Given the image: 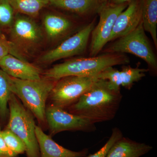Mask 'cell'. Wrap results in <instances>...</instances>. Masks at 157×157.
<instances>
[{
  "label": "cell",
  "instance_id": "cell-11",
  "mask_svg": "<svg viewBox=\"0 0 157 157\" xmlns=\"http://www.w3.org/2000/svg\"><path fill=\"white\" fill-rule=\"evenodd\" d=\"M148 71V69L138 67L133 68L130 66H124L121 70H119L111 67L104 70L96 77L107 80L113 87L117 89H121V86H123L130 90L135 82L146 76Z\"/></svg>",
  "mask_w": 157,
  "mask_h": 157
},
{
  "label": "cell",
  "instance_id": "cell-9",
  "mask_svg": "<svg viewBox=\"0 0 157 157\" xmlns=\"http://www.w3.org/2000/svg\"><path fill=\"white\" fill-rule=\"evenodd\" d=\"M95 26V21L94 20L66 39L56 48L42 55L38 59L39 62L42 63H49L81 54L86 49L92 31Z\"/></svg>",
  "mask_w": 157,
  "mask_h": 157
},
{
  "label": "cell",
  "instance_id": "cell-25",
  "mask_svg": "<svg viewBox=\"0 0 157 157\" xmlns=\"http://www.w3.org/2000/svg\"><path fill=\"white\" fill-rule=\"evenodd\" d=\"M17 155L15 154L7 146L4 141L1 131L0 132V157H17Z\"/></svg>",
  "mask_w": 157,
  "mask_h": 157
},
{
  "label": "cell",
  "instance_id": "cell-24",
  "mask_svg": "<svg viewBox=\"0 0 157 157\" xmlns=\"http://www.w3.org/2000/svg\"><path fill=\"white\" fill-rule=\"evenodd\" d=\"M123 137V134L121 130L117 128H114L112 130V134L102 148L93 154L90 155L87 157H106L109 149L117 140Z\"/></svg>",
  "mask_w": 157,
  "mask_h": 157
},
{
  "label": "cell",
  "instance_id": "cell-22",
  "mask_svg": "<svg viewBox=\"0 0 157 157\" xmlns=\"http://www.w3.org/2000/svg\"><path fill=\"white\" fill-rule=\"evenodd\" d=\"M1 134L7 146L18 155L25 152V145L22 140L9 129L1 131Z\"/></svg>",
  "mask_w": 157,
  "mask_h": 157
},
{
  "label": "cell",
  "instance_id": "cell-3",
  "mask_svg": "<svg viewBox=\"0 0 157 157\" xmlns=\"http://www.w3.org/2000/svg\"><path fill=\"white\" fill-rule=\"evenodd\" d=\"M56 81L44 77L36 80H22L11 77L12 92L41 124L46 123V102Z\"/></svg>",
  "mask_w": 157,
  "mask_h": 157
},
{
  "label": "cell",
  "instance_id": "cell-18",
  "mask_svg": "<svg viewBox=\"0 0 157 157\" xmlns=\"http://www.w3.org/2000/svg\"><path fill=\"white\" fill-rule=\"evenodd\" d=\"M141 22L157 48V0H141Z\"/></svg>",
  "mask_w": 157,
  "mask_h": 157
},
{
  "label": "cell",
  "instance_id": "cell-2",
  "mask_svg": "<svg viewBox=\"0 0 157 157\" xmlns=\"http://www.w3.org/2000/svg\"><path fill=\"white\" fill-rule=\"evenodd\" d=\"M128 56L122 53H104L90 57L68 60L54 65L43 73V77L58 80L67 76L96 77L109 67L129 63Z\"/></svg>",
  "mask_w": 157,
  "mask_h": 157
},
{
  "label": "cell",
  "instance_id": "cell-26",
  "mask_svg": "<svg viewBox=\"0 0 157 157\" xmlns=\"http://www.w3.org/2000/svg\"><path fill=\"white\" fill-rule=\"evenodd\" d=\"M105 3L110 5H119L128 3L131 0H104Z\"/></svg>",
  "mask_w": 157,
  "mask_h": 157
},
{
  "label": "cell",
  "instance_id": "cell-12",
  "mask_svg": "<svg viewBox=\"0 0 157 157\" xmlns=\"http://www.w3.org/2000/svg\"><path fill=\"white\" fill-rule=\"evenodd\" d=\"M141 22V0H131L114 23L109 42L124 36Z\"/></svg>",
  "mask_w": 157,
  "mask_h": 157
},
{
  "label": "cell",
  "instance_id": "cell-6",
  "mask_svg": "<svg viewBox=\"0 0 157 157\" xmlns=\"http://www.w3.org/2000/svg\"><path fill=\"white\" fill-rule=\"evenodd\" d=\"M145 32L141 22L128 34L115 40L104 53L132 54L143 59L151 70L156 72V57Z\"/></svg>",
  "mask_w": 157,
  "mask_h": 157
},
{
  "label": "cell",
  "instance_id": "cell-8",
  "mask_svg": "<svg viewBox=\"0 0 157 157\" xmlns=\"http://www.w3.org/2000/svg\"><path fill=\"white\" fill-rule=\"evenodd\" d=\"M128 3L119 5H110L104 3L99 9V22L91 34L90 55H98L109 39L117 16L128 6Z\"/></svg>",
  "mask_w": 157,
  "mask_h": 157
},
{
  "label": "cell",
  "instance_id": "cell-13",
  "mask_svg": "<svg viewBox=\"0 0 157 157\" xmlns=\"http://www.w3.org/2000/svg\"><path fill=\"white\" fill-rule=\"evenodd\" d=\"M0 69L11 77L22 80H38L42 77L39 68L11 54L0 61Z\"/></svg>",
  "mask_w": 157,
  "mask_h": 157
},
{
  "label": "cell",
  "instance_id": "cell-17",
  "mask_svg": "<svg viewBox=\"0 0 157 157\" xmlns=\"http://www.w3.org/2000/svg\"><path fill=\"white\" fill-rule=\"evenodd\" d=\"M43 21L47 37L52 41L65 36L73 27V23L67 17L52 12L45 14Z\"/></svg>",
  "mask_w": 157,
  "mask_h": 157
},
{
  "label": "cell",
  "instance_id": "cell-23",
  "mask_svg": "<svg viewBox=\"0 0 157 157\" xmlns=\"http://www.w3.org/2000/svg\"><path fill=\"white\" fill-rule=\"evenodd\" d=\"M8 54L12 55L17 58L27 61L15 50L5 34L0 32V61Z\"/></svg>",
  "mask_w": 157,
  "mask_h": 157
},
{
  "label": "cell",
  "instance_id": "cell-16",
  "mask_svg": "<svg viewBox=\"0 0 157 157\" xmlns=\"http://www.w3.org/2000/svg\"><path fill=\"white\" fill-rule=\"evenodd\" d=\"M49 5L57 9L80 15L98 13L104 0H48Z\"/></svg>",
  "mask_w": 157,
  "mask_h": 157
},
{
  "label": "cell",
  "instance_id": "cell-21",
  "mask_svg": "<svg viewBox=\"0 0 157 157\" xmlns=\"http://www.w3.org/2000/svg\"><path fill=\"white\" fill-rule=\"evenodd\" d=\"M15 13L9 0H0V32L8 33L14 21Z\"/></svg>",
  "mask_w": 157,
  "mask_h": 157
},
{
  "label": "cell",
  "instance_id": "cell-20",
  "mask_svg": "<svg viewBox=\"0 0 157 157\" xmlns=\"http://www.w3.org/2000/svg\"><path fill=\"white\" fill-rule=\"evenodd\" d=\"M12 94L11 77L0 69V116L2 119L9 115V102Z\"/></svg>",
  "mask_w": 157,
  "mask_h": 157
},
{
  "label": "cell",
  "instance_id": "cell-7",
  "mask_svg": "<svg viewBox=\"0 0 157 157\" xmlns=\"http://www.w3.org/2000/svg\"><path fill=\"white\" fill-rule=\"evenodd\" d=\"M97 78L67 76L57 80L49 98L52 104L66 109L76 103L89 89Z\"/></svg>",
  "mask_w": 157,
  "mask_h": 157
},
{
  "label": "cell",
  "instance_id": "cell-1",
  "mask_svg": "<svg viewBox=\"0 0 157 157\" xmlns=\"http://www.w3.org/2000/svg\"><path fill=\"white\" fill-rule=\"evenodd\" d=\"M122 99L121 89L107 80L97 78L89 89L65 110L95 124L113 119Z\"/></svg>",
  "mask_w": 157,
  "mask_h": 157
},
{
  "label": "cell",
  "instance_id": "cell-5",
  "mask_svg": "<svg viewBox=\"0 0 157 157\" xmlns=\"http://www.w3.org/2000/svg\"><path fill=\"white\" fill-rule=\"evenodd\" d=\"M8 33L9 41L25 59L37 50L43 40L42 30L33 18L17 13Z\"/></svg>",
  "mask_w": 157,
  "mask_h": 157
},
{
  "label": "cell",
  "instance_id": "cell-4",
  "mask_svg": "<svg viewBox=\"0 0 157 157\" xmlns=\"http://www.w3.org/2000/svg\"><path fill=\"white\" fill-rule=\"evenodd\" d=\"M9 121L6 128L19 137L25 146L27 157H40L34 116L14 94L9 102Z\"/></svg>",
  "mask_w": 157,
  "mask_h": 157
},
{
  "label": "cell",
  "instance_id": "cell-14",
  "mask_svg": "<svg viewBox=\"0 0 157 157\" xmlns=\"http://www.w3.org/2000/svg\"><path fill=\"white\" fill-rule=\"evenodd\" d=\"M36 135L40 157H85L88 153L87 149L75 151L59 145L50 136L45 134L41 127L37 125Z\"/></svg>",
  "mask_w": 157,
  "mask_h": 157
},
{
  "label": "cell",
  "instance_id": "cell-10",
  "mask_svg": "<svg viewBox=\"0 0 157 157\" xmlns=\"http://www.w3.org/2000/svg\"><path fill=\"white\" fill-rule=\"evenodd\" d=\"M45 117L46 123L52 135L63 131L90 132L96 130L95 124L52 104L46 107Z\"/></svg>",
  "mask_w": 157,
  "mask_h": 157
},
{
  "label": "cell",
  "instance_id": "cell-15",
  "mask_svg": "<svg viewBox=\"0 0 157 157\" xmlns=\"http://www.w3.org/2000/svg\"><path fill=\"white\" fill-rule=\"evenodd\" d=\"M152 147L127 137H121L113 144L106 157H140L150 151Z\"/></svg>",
  "mask_w": 157,
  "mask_h": 157
},
{
  "label": "cell",
  "instance_id": "cell-27",
  "mask_svg": "<svg viewBox=\"0 0 157 157\" xmlns=\"http://www.w3.org/2000/svg\"><path fill=\"white\" fill-rule=\"evenodd\" d=\"M1 131V126H0V132Z\"/></svg>",
  "mask_w": 157,
  "mask_h": 157
},
{
  "label": "cell",
  "instance_id": "cell-19",
  "mask_svg": "<svg viewBox=\"0 0 157 157\" xmlns=\"http://www.w3.org/2000/svg\"><path fill=\"white\" fill-rule=\"evenodd\" d=\"M15 14L34 18L39 15L43 8L49 5L48 0H9Z\"/></svg>",
  "mask_w": 157,
  "mask_h": 157
}]
</instances>
